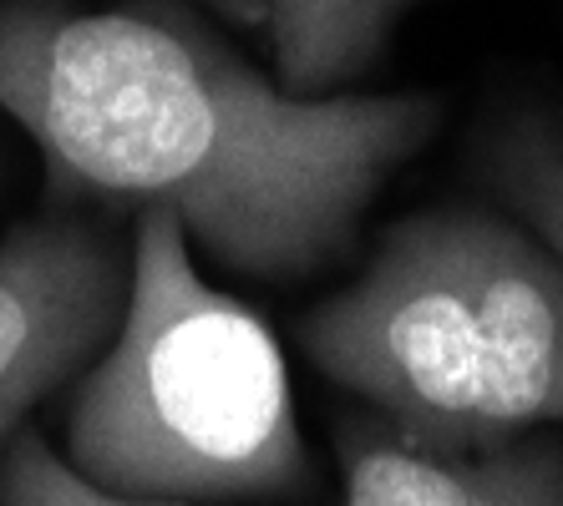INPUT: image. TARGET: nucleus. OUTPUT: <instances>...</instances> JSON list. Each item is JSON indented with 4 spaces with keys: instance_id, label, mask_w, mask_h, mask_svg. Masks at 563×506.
Listing matches in <instances>:
<instances>
[{
    "instance_id": "1",
    "label": "nucleus",
    "mask_w": 563,
    "mask_h": 506,
    "mask_svg": "<svg viewBox=\"0 0 563 506\" xmlns=\"http://www.w3.org/2000/svg\"><path fill=\"white\" fill-rule=\"evenodd\" d=\"M0 112L62 198L173 213L223 269L305 279L351 248L442 102L295 97L178 15L0 0Z\"/></svg>"
},
{
    "instance_id": "2",
    "label": "nucleus",
    "mask_w": 563,
    "mask_h": 506,
    "mask_svg": "<svg viewBox=\"0 0 563 506\" xmlns=\"http://www.w3.org/2000/svg\"><path fill=\"white\" fill-rule=\"evenodd\" d=\"M66 461L173 502L305 486L285 355L250 304L198 273L173 213H137L122 319L71 395Z\"/></svg>"
},
{
    "instance_id": "3",
    "label": "nucleus",
    "mask_w": 563,
    "mask_h": 506,
    "mask_svg": "<svg viewBox=\"0 0 563 506\" xmlns=\"http://www.w3.org/2000/svg\"><path fill=\"white\" fill-rule=\"evenodd\" d=\"M305 350L407 441L432 451L503 446L487 416L483 325L442 213L396 223L366 273L305 319Z\"/></svg>"
},
{
    "instance_id": "4",
    "label": "nucleus",
    "mask_w": 563,
    "mask_h": 506,
    "mask_svg": "<svg viewBox=\"0 0 563 506\" xmlns=\"http://www.w3.org/2000/svg\"><path fill=\"white\" fill-rule=\"evenodd\" d=\"M122 299L118 238L81 213L31 218L0 238V451L46 395L102 355Z\"/></svg>"
},
{
    "instance_id": "5",
    "label": "nucleus",
    "mask_w": 563,
    "mask_h": 506,
    "mask_svg": "<svg viewBox=\"0 0 563 506\" xmlns=\"http://www.w3.org/2000/svg\"><path fill=\"white\" fill-rule=\"evenodd\" d=\"M442 223L483 325L493 430L563 426V263L518 218L452 209Z\"/></svg>"
},
{
    "instance_id": "6",
    "label": "nucleus",
    "mask_w": 563,
    "mask_h": 506,
    "mask_svg": "<svg viewBox=\"0 0 563 506\" xmlns=\"http://www.w3.org/2000/svg\"><path fill=\"white\" fill-rule=\"evenodd\" d=\"M411 0H269V46L279 87L335 97L380 61Z\"/></svg>"
},
{
    "instance_id": "7",
    "label": "nucleus",
    "mask_w": 563,
    "mask_h": 506,
    "mask_svg": "<svg viewBox=\"0 0 563 506\" xmlns=\"http://www.w3.org/2000/svg\"><path fill=\"white\" fill-rule=\"evenodd\" d=\"M508 446L487 451H432L391 426L345 436V502L341 506H477L503 476Z\"/></svg>"
},
{
    "instance_id": "8",
    "label": "nucleus",
    "mask_w": 563,
    "mask_h": 506,
    "mask_svg": "<svg viewBox=\"0 0 563 506\" xmlns=\"http://www.w3.org/2000/svg\"><path fill=\"white\" fill-rule=\"evenodd\" d=\"M487 172L512 218L543 238V248L563 263V122L538 112L512 117L493 137Z\"/></svg>"
},
{
    "instance_id": "9",
    "label": "nucleus",
    "mask_w": 563,
    "mask_h": 506,
    "mask_svg": "<svg viewBox=\"0 0 563 506\" xmlns=\"http://www.w3.org/2000/svg\"><path fill=\"white\" fill-rule=\"evenodd\" d=\"M0 506H188L173 496H132L81 476L36 430H15L0 451Z\"/></svg>"
},
{
    "instance_id": "10",
    "label": "nucleus",
    "mask_w": 563,
    "mask_h": 506,
    "mask_svg": "<svg viewBox=\"0 0 563 506\" xmlns=\"http://www.w3.org/2000/svg\"><path fill=\"white\" fill-rule=\"evenodd\" d=\"M477 506H563V446L512 441L498 486Z\"/></svg>"
},
{
    "instance_id": "11",
    "label": "nucleus",
    "mask_w": 563,
    "mask_h": 506,
    "mask_svg": "<svg viewBox=\"0 0 563 506\" xmlns=\"http://www.w3.org/2000/svg\"><path fill=\"white\" fill-rule=\"evenodd\" d=\"M203 5H213L223 21H239L254 31H264V21H269V0H203Z\"/></svg>"
}]
</instances>
